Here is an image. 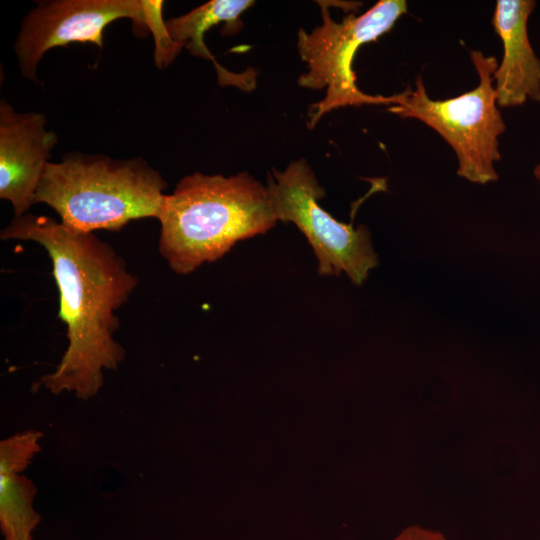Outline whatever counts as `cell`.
<instances>
[{
    "instance_id": "7c38bea8",
    "label": "cell",
    "mask_w": 540,
    "mask_h": 540,
    "mask_svg": "<svg viewBox=\"0 0 540 540\" xmlns=\"http://www.w3.org/2000/svg\"><path fill=\"white\" fill-rule=\"evenodd\" d=\"M140 3L147 31H150L154 38L155 65L159 69L166 68L174 61L184 46L175 41L167 29L166 21L162 17L163 1L140 0Z\"/></svg>"
},
{
    "instance_id": "3957f363",
    "label": "cell",
    "mask_w": 540,
    "mask_h": 540,
    "mask_svg": "<svg viewBox=\"0 0 540 540\" xmlns=\"http://www.w3.org/2000/svg\"><path fill=\"white\" fill-rule=\"evenodd\" d=\"M167 183L141 157L115 159L72 152L48 162L35 194L68 228L118 231L132 220L158 219Z\"/></svg>"
},
{
    "instance_id": "4fadbf2b",
    "label": "cell",
    "mask_w": 540,
    "mask_h": 540,
    "mask_svg": "<svg viewBox=\"0 0 540 540\" xmlns=\"http://www.w3.org/2000/svg\"><path fill=\"white\" fill-rule=\"evenodd\" d=\"M392 540H447L438 530L412 525L404 528Z\"/></svg>"
},
{
    "instance_id": "6da1fadb",
    "label": "cell",
    "mask_w": 540,
    "mask_h": 540,
    "mask_svg": "<svg viewBox=\"0 0 540 540\" xmlns=\"http://www.w3.org/2000/svg\"><path fill=\"white\" fill-rule=\"evenodd\" d=\"M0 238L33 241L46 250L59 293L58 318L67 328L68 347L60 363L33 389L44 385L54 394L67 390L81 399L95 396L103 368L116 369L125 356L114 339L115 312L129 300L138 278L110 244L48 216L13 217Z\"/></svg>"
},
{
    "instance_id": "7a4b0ae2",
    "label": "cell",
    "mask_w": 540,
    "mask_h": 540,
    "mask_svg": "<svg viewBox=\"0 0 540 540\" xmlns=\"http://www.w3.org/2000/svg\"><path fill=\"white\" fill-rule=\"evenodd\" d=\"M158 220L159 252L171 270L183 275L278 221L267 187L247 172L183 177L165 196Z\"/></svg>"
},
{
    "instance_id": "ba28073f",
    "label": "cell",
    "mask_w": 540,
    "mask_h": 540,
    "mask_svg": "<svg viewBox=\"0 0 540 540\" xmlns=\"http://www.w3.org/2000/svg\"><path fill=\"white\" fill-rule=\"evenodd\" d=\"M58 142L39 112H17L0 100V198L11 203L14 217H21L35 204V194Z\"/></svg>"
},
{
    "instance_id": "8992f818",
    "label": "cell",
    "mask_w": 540,
    "mask_h": 540,
    "mask_svg": "<svg viewBox=\"0 0 540 540\" xmlns=\"http://www.w3.org/2000/svg\"><path fill=\"white\" fill-rule=\"evenodd\" d=\"M266 187L277 220L295 224L308 240L318 273H345L353 284L362 285L379 264L370 231L338 221L320 206L325 191L306 160L293 161L283 171L273 169Z\"/></svg>"
},
{
    "instance_id": "5bb4252c",
    "label": "cell",
    "mask_w": 540,
    "mask_h": 540,
    "mask_svg": "<svg viewBox=\"0 0 540 540\" xmlns=\"http://www.w3.org/2000/svg\"><path fill=\"white\" fill-rule=\"evenodd\" d=\"M534 176L540 183V163L534 168Z\"/></svg>"
},
{
    "instance_id": "5b68a950",
    "label": "cell",
    "mask_w": 540,
    "mask_h": 540,
    "mask_svg": "<svg viewBox=\"0 0 540 540\" xmlns=\"http://www.w3.org/2000/svg\"><path fill=\"white\" fill-rule=\"evenodd\" d=\"M317 3L321 7L322 25L310 33L300 28L297 41L299 55L308 66V72L300 75L298 84L309 89L326 88L325 97L310 107L308 127L313 128L324 114L333 109L395 105L396 94L374 96L361 91L356 84L352 63L360 46L389 32L407 13V2L381 0L359 16L349 13L341 22L333 20L329 13L331 1Z\"/></svg>"
},
{
    "instance_id": "52a82bcc",
    "label": "cell",
    "mask_w": 540,
    "mask_h": 540,
    "mask_svg": "<svg viewBox=\"0 0 540 540\" xmlns=\"http://www.w3.org/2000/svg\"><path fill=\"white\" fill-rule=\"evenodd\" d=\"M23 19L14 43L21 74L39 82L37 67L51 48L73 42L103 47L107 25L131 19L135 33H147L140 0H42Z\"/></svg>"
},
{
    "instance_id": "30bf717a",
    "label": "cell",
    "mask_w": 540,
    "mask_h": 540,
    "mask_svg": "<svg viewBox=\"0 0 540 540\" xmlns=\"http://www.w3.org/2000/svg\"><path fill=\"white\" fill-rule=\"evenodd\" d=\"M253 4L251 0H211L186 14L166 20V26L171 37L192 55L211 60L214 64L217 61L205 44V33L224 22L222 34H236L243 25L241 14Z\"/></svg>"
},
{
    "instance_id": "8fae6325",
    "label": "cell",
    "mask_w": 540,
    "mask_h": 540,
    "mask_svg": "<svg viewBox=\"0 0 540 540\" xmlns=\"http://www.w3.org/2000/svg\"><path fill=\"white\" fill-rule=\"evenodd\" d=\"M20 472L0 468V526L5 540H32L40 516L32 508L36 488Z\"/></svg>"
},
{
    "instance_id": "277c9868",
    "label": "cell",
    "mask_w": 540,
    "mask_h": 540,
    "mask_svg": "<svg viewBox=\"0 0 540 540\" xmlns=\"http://www.w3.org/2000/svg\"><path fill=\"white\" fill-rule=\"evenodd\" d=\"M470 57L479 78L474 89L435 100L428 96L419 76L414 89L408 87L396 94V104L388 111L434 129L455 152L457 174L470 182L487 184L498 180L494 167L500 160L498 138L506 129L493 84L498 63L478 50L470 51Z\"/></svg>"
},
{
    "instance_id": "9c48e42d",
    "label": "cell",
    "mask_w": 540,
    "mask_h": 540,
    "mask_svg": "<svg viewBox=\"0 0 540 540\" xmlns=\"http://www.w3.org/2000/svg\"><path fill=\"white\" fill-rule=\"evenodd\" d=\"M536 7L533 0H498L492 25L501 39L503 56L493 73L498 107L540 102V58L528 35V19Z\"/></svg>"
}]
</instances>
